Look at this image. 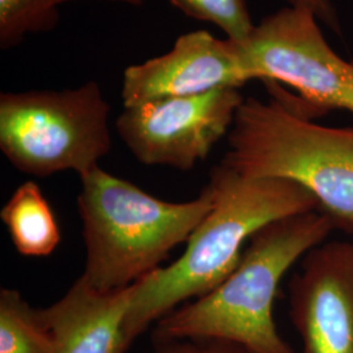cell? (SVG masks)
<instances>
[{
    "instance_id": "6da1fadb",
    "label": "cell",
    "mask_w": 353,
    "mask_h": 353,
    "mask_svg": "<svg viewBox=\"0 0 353 353\" xmlns=\"http://www.w3.org/2000/svg\"><path fill=\"white\" fill-rule=\"evenodd\" d=\"M207 185L214 205L186 242L185 252L137 283L126 318L130 344L181 303L224 281L239 265L245 242L259 229L319 210L314 195L292 181L242 176L221 163L211 169Z\"/></svg>"
},
{
    "instance_id": "7a4b0ae2",
    "label": "cell",
    "mask_w": 353,
    "mask_h": 353,
    "mask_svg": "<svg viewBox=\"0 0 353 353\" xmlns=\"http://www.w3.org/2000/svg\"><path fill=\"white\" fill-rule=\"evenodd\" d=\"M335 228L328 214L314 210L259 229L224 281L156 322L153 341L214 339L249 353H294L274 319L279 285L290 267L326 242Z\"/></svg>"
},
{
    "instance_id": "3957f363",
    "label": "cell",
    "mask_w": 353,
    "mask_h": 353,
    "mask_svg": "<svg viewBox=\"0 0 353 353\" xmlns=\"http://www.w3.org/2000/svg\"><path fill=\"white\" fill-rule=\"evenodd\" d=\"M83 278L100 292L126 290L160 268L188 242L214 205L208 185L189 202H166L97 166L79 176Z\"/></svg>"
},
{
    "instance_id": "277c9868",
    "label": "cell",
    "mask_w": 353,
    "mask_h": 353,
    "mask_svg": "<svg viewBox=\"0 0 353 353\" xmlns=\"http://www.w3.org/2000/svg\"><path fill=\"white\" fill-rule=\"evenodd\" d=\"M221 164L252 178L292 181L353 234V127L319 126L278 99L241 103Z\"/></svg>"
},
{
    "instance_id": "5b68a950",
    "label": "cell",
    "mask_w": 353,
    "mask_h": 353,
    "mask_svg": "<svg viewBox=\"0 0 353 353\" xmlns=\"http://www.w3.org/2000/svg\"><path fill=\"white\" fill-rule=\"evenodd\" d=\"M110 112L93 80L74 89L3 92L0 150L28 176H84L112 151Z\"/></svg>"
},
{
    "instance_id": "8992f818",
    "label": "cell",
    "mask_w": 353,
    "mask_h": 353,
    "mask_svg": "<svg viewBox=\"0 0 353 353\" xmlns=\"http://www.w3.org/2000/svg\"><path fill=\"white\" fill-rule=\"evenodd\" d=\"M312 11L287 7L265 17L237 42L248 81L275 83L276 99L306 117L353 113V63L328 46Z\"/></svg>"
},
{
    "instance_id": "52a82bcc",
    "label": "cell",
    "mask_w": 353,
    "mask_h": 353,
    "mask_svg": "<svg viewBox=\"0 0 353 353\" xmlns=\"http://www.w3.org/2000/svg\"><path fill=\"white\" fill-rule=\"evenodd\" d=\"M245 97L237 88L127 106L115 130L144 165L189 172L227 137Z\"/></svg>"
},
{
    "instance_id": "ba28073f",
    "label": "cell",
    "mask_w": 353,
    "mask_h": 353,
    "mask_svg": "<svg viewBox=\"0 0 353 353\" xmlns=\"http://www.w3.org/2000/svg\"><path fill=\"white\" fill-rule=\"evenodd\" d=\"M290 316L300 353H353V241H326L303 256Z\"/></svg>"
},
{
    "instance_id": "9c48e42d",
    "label": "cell",
    "mask_w": 353,
    "mask_h": 353,
    "mask_svg": "<svg viewBox=\"0 0 353 353\" xmlns=\"http://www.w3.org/2000/svg\"><path fill=\"white\" fill-rule=\"evenodd\" d=\"M248 79L237 42L205 30L176 38L164 55L130 65L122 79L123 106L173 97L201 96L219 89H240Z\"/></svg>"
},
{
    "instance_id": "30bf717a",
    "label": "cell",
    "mask_w": 353,
    "mask_h": 353,
    "mask_svg": "<svg viewBox=\"0 0 353 353\" xmlns=\"http://www.w3.org/2000/svg\"><path fill=\"white\" fill-rule=\"evenodd\" d=\"M137 284L100 292L83 276L49 307L38 309L55 353H126V318Z\"/></svg>"
},
{
    "instance_id": "8fae6325",
    "label": "cell",
    "mask_w": 353,
    "mask_h": 353,
    "mask_svg": "<svg viewBox=\"0 0 353 353\" xmlns=\"http://www.w3.org/2000/svg\"><path fill=\"white\" fill-rule=\"evenodd\" d=\"M0 219L19 254L48 256L59 246L62 236L50 203L34 181H26L3 205Z\"/></svg>"
},
{
    "instance_id": "7c38bea8",
    "label": "cell",
    "mask_w": 353,
    "mask_h": 353,
    "mask_svg": "<svg viewBox=\"0 0 353 353\" xmlns=\"http://www.w3.org/2000/svg\"><path fill=\"white\" fill-rule=\"evenodd\" d=\"M0 353H55L49 330L19 290H0Z\"/></svg>"
},
{
    "instance_id": "4fadbf2b",
    "label": "cell",
    "mask_w": 353,
    "mask_h": 353,
    "mask_svg": "<svg viewBox=\"0 0 353 353\" xmlns=\"http://www.w3.org/2000/svg\"><path fill=\"white\" fill-rule=\"evenodd\" d=\"M83 0H0V48L8 50L20 45L30 34L50 32L59 23V7ZM118 3L132 7L144 0H92Z\"/></svg>"
},
{
    "instance_id": "5bb4252c",
    "label": "cell",
    "mask_w": 353,
    "mask_h": 353,
    "mask_svg": "<svg viewBox=\"0 0 353 353\" xmlns=\"http://www.w3.org/2000/svg\"><path fill=\"white\" fill-rule=\"evenodd\" d=\"M188 17L220 28L229 39L242 42L254 29L248 0H170Z\"/></svg>"
},
{
    "instance_id": "9a60e30c",
    "label": "cell",
    "mask_w": 353,
    "mask_h": 353,
    "mask_svg": "<svg viewBox=\"0 0 353 353\" xmlns=\"http://www.w3.org/2000/svg\"><path fill=\"white\" fill-rule=\"evenodd\" d=\"M151 351L143 353H249L236 344L214 339H176L153 341Z\"/></svg>"
},
{
    "instance_id": "2e32d148",
    "label": "cell",
    "mask_w": 353,
    "mask_h": 353,
    "mask_svg": "<svg viewBox=\"0 0 353 353\" xmlns=\"http://www.w3.org/2000/svg\"><path fill=\"white\" fill-rule=\"evenodd\" d=\"M292 7L305 8L314 13L318 20L323 21L326 26H331L335 32L339 30V24L336 13L334 10L331 0H287Z\"/></svg>"
},
{
    "instance_id": "e0dca14e",
    "label": "cell",
    "mask_w": 353,
    "mask_h": 353,
    "mask_svg": "<svg viewBox=\"0 0 353 353\" xmlns=\"http://www.w3.org/2000/svg\"><path fill=\"white\" fill-rule=\"evenodd\" d=\"M353 241V240H352Z\"/></svg>"
}]
</instances>
